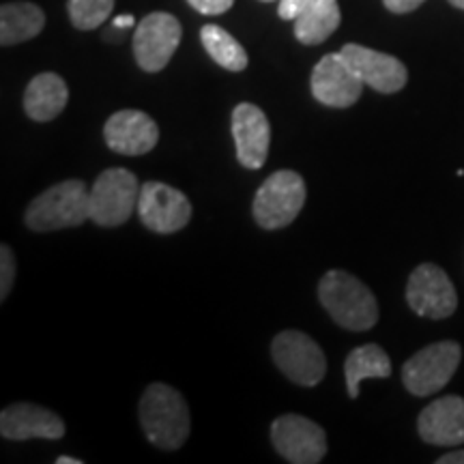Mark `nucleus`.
<instances>
[{
	"label": "nucleus",
	"mask_w": 464,
	"mask_h": 464,
	"mask_svg": "<svg viewBox=\"0 0 464 464\" xmlns=\"http://www.w3.org/2000/svg\"><path fill=\"white\" fill-rule=\"evenodd\" d=\"M232 138L239 164L247 170H260L269 158L271 144V125L263 110L249 102L232 110Z\"/></svg>",
	"instance_id": "ddd939ff"
},
{
	"label": "nucleus",
	"mask_w": 464,
	"mask_h": 464,
	"mask_svg": "<svg viewBox=\"0 0 464 464\" xmlns=\"http://www.w3.org/2000/svg\"><path fill=\"white\" fill-rule=\"evenodd\" d=\"M312 95L318 103L327 108H351L359 102L363 92L362 78L355 73V69L348 65V61L338 54H327L316 63L312 72Z\"/></svg>",
	"instance_id": "f8f14e48"
},
{
	"label": "nucleus",
	"mask_w": 464,
	"mask_h": 464,
	"mask_svg": "<svg viewBox=\"0 0 464 464\" xmlns=\"http://www.w3.org/2000/svg\"><path fill=\"white\" fill-rule=\"evenodd\" d=\"M305 181L295 170H277L260 185L252 213L260 228L280 230L293 224L305 205Z\"/></svg>",
	"instance_id": "20e7f679"
},
{
	"label": "nucleus",
	"mask_w": 464,
	"mask_h": 464,
	"mask_svg": "<svg viewBox=\"0 0 464 464\" xmlns=\"http://www.w3.org/2000/svg\"><path fill=\"white\" fill-rule=\"evenodd\" d=\"M260 3H274V0H260Z\"/></svg>",
	"instance_id": "2f4dec72"
},
{
	"label": "nucleus",
	"mask_w": 464,
	"mask_h": 464,
	"mask_svg": "<svg viewBox=\"0 0 464 464\" xmlns=\"http://www.w3.org/2000/svg\"><path fill=\"white\" fill-rule=\"evenodd\" d=\"M103 138L114 153L138 158L155 149L160 140V127L140 110H119L103 125Z\"/></svg>",
	"instance_id": "4468645a"
},
{
	"label": "nucleus",
	"mask_w": 464,
	"mask_h": 464,
	"mask_svg": "<svg viewBox=\"0 0 464 464\" xmlns=\"http://www.w3.org/2000/svg\"><path fill=\"white\" fill-rule=\"evenodd\" d=\"M338 0H310L295 20V37L304 45L327 42L340 26Z\"/></svg>",
	"instance_id": "6ab92c4d"
},
{
	"label": "nucleus",
	"mask_w": 464,
	"mask_h": 464,
	"mask_svg": "<svg viewBox=\"0 0 464 464\" xmlns=\"http://www.w3.org/2000/svg\"><path fill=\"white\" fill-rule=\"evenodd\" d=\"M138 218L158 235H172L189 224L191 202L181 189L161 181H147L138 198Z\"/></svg>",
	"instance_id": "9d476101"
},
{
	"label": "nucleus",
	"mask_w": 464,
	"mask_h": 464,
	"mask_svg": "<svg viewBox=\"0 0 464 464\" xmlns=\"http://www.w3.org/2000/svg\"><path fill=\"white\" fill-rule=\"evenodd\" d=\"M69 102V89L58 73L34 75L24 91V112L37 123L54 121Z\"/></svg>",
	"instance_id": "a211bd4d"
},
{
	"label": "nucleus",
	"mask_w": 464,
	"mask_h": 464,
	"mask_svg": "<svg viewBox=\"0 0 464 464\" xmlns=\"http://www.w3.org/2000/svg\"><path fill=\"white\" fill-rule=\"evenodd\" d=\"M406 304L423 318H450L458 307V295L450 276L432 263L415 266L406 284Z\"/></svg>",
	"instance_id": "9b49d317"
},
{
	"label": "nucleus",
	"mask_w": 464,
	"mask_h": 464,
	"mask_svg": "<svg viewBox=\"0 0 464 464\" xmlns=\"http://www.w3.org/2000/svg\"><path fill=\"white\" fill-rule=\"evenodd\" d=\"M136 24V20H133V15H119L114 20V28H130Z\"/></svg>",
	"instance_id": "c85d7f7f"
},
{
	"label": "nucleus",
	"mask_w": 464,
	"mask_h": 464,
	"mask_svg": "<svg viewBox=\"0 0 464 464\" xmlns=\"http://www.w3.org/2000/svg\"><path fill=\"white\" fill-rule=\"evenodd\" d=\"M307 3H310V0H280V7H277V15H280L282 20L295 22V20H297V15L301 14V11L307 7Z\"/></svg>",
	"instance_id": "a878e982"
},
{
	"label": "nucleus",
	"mask_w": 464,
	"mask_h": 464,
	"mask_svg": "<svg viewBox=\"0 0 464 464\" xmlns=\"http://www.w3.org/2000/svg\"><path fill=\"white\" fill-rule=\"evenodd\" d=\"M0 434L9 440L65 437V421L44 406L31 402H15L5 406L0 413Z\"/></svg>",
	"instance_id": "dca6fc26"
},
{
	"label": "nucleus",
	"mask_w": 464,
	"mask_h": 464,
	"mask_svg": "<svg viewBox=\"0 0 464 464\" xmlns=\"http://www.w3.org/2000/svg\"><path fill=\"white\" fill-rule=\"evenodd\" d=\"M56 464H82V460H80V458H69V456H61V458H56Z\"/></svg>",
	"instance_id": "c756f323"
},
{
	"label": "nucleus",
	"mask_w": 464,
	"mask_h": 464,
	"mask_svg": "<svg viewBox=\"0 0 464 464\" xmlns=\"http://www.w3.org/2000/svg\"><path fill=\"white\" fill-rule=\"evenodd\" d=\"M181 22L166 11L149 14L133 33V56L147 73L164 69L181 44Z\"/></svg>",
	"instance_id": "6e6552de"
},
{
	"label": "nucleus",
	"mask_w": 464,
	"mask_h": 464,
	"mask_svg": "<svg viewBox=\"0 0 464 464\" xmlns=\"http://www.w3.org/2000/svg\"><path fill=\"white\" fill-rule=\"evenodd\" d=\"M91 219V188L82 179H69L39 194L24 213L33 232L73 228Z\"/></svg>",
	"instance_id": "7ed1b4c3"
},
{
	"label": "nucleus",
	"mask_w": 464,
	"mask_h": 464,
	"mask_svg": "<svg viewBox=\"0 0 464 464\" xmlns=\"http://www.w3.org/2000/svg\"><path fill=\"white\" fill-rule=\"evenodd\" d=\"M140 181L127 168H108L91 188V219L103 228H116L138 211Z\"/></svg>",
	"instance_id": "39448f33"
},
{
	"label": "nucleus",
	"mask_w": 464,
	"mask_h": 464,
	"mask_svg": "<svg viewBox=\"0 0 464 464\" xmlns=\"http://www.w3.org/2000/svg\"><path fill=\"white\" fill-rule=\"evenodd\" d=\"M114 0H69L67 11L78 31H92L112 15Z\"/></svg>",
	"instance_id": "5701e85b"
},
{
	"label": "nucleus",
	"mask_w": 464,
	"mask_h": 464,
	"mask_svg": "<svg viewBox=\"0 0 464 464\" xmlns=\"http://www.w3.org/2000/svg\"><path fill=\"white\" fill-rule=\"evenodd\" d=\"M340 52L348 61V65L355 69L362 82L370 89L382 92V95L402 91L409 82V72H406L404 63L398 61L396 56L363 48L359 44H346Z\"/></svg>",
	"instance_id": "2eb2a0df"
},
{
	"label": "nucleus",
	"mask_w": 464,
	"mask_h": 464,
	"mask_svg": "<svg viewBox=\"0 0 464 464\" xmlns=\"http://www.w3.org/2000/svg\"><path fill=\"white\" fill-rule=\"evenodd\" d=\"M423 3H426V0H382V5H385L392 14H411V11H415Z\"/></svg>",
	"instance_id": "bb28decb"
},
{
	"label": "nucleus",
	"mask_w": 464,
	"mask_h": 464,
	"mask_svg": "<svg viewBox=\"0 0 464 464\" xmlns=\"http://www.w3.org/2000/svg\"><path fill=\"white\" fill-rule=\"evenodd\" d=\"M318 301L348 332H368L379 323V304L365 284L348 271L332 269L318 282Z\"/></svg>",
	"instance_id": "f257e3e1"
},
{
	"label": "nucleus",
	"mask_w": 464,
	"mask_h": 464,
	"mask_svg": "<svg viewBox=\"0 0 464 464\" xmlns=\"http://www.w3.org/2000/svg\"><path fill=\"white\" fill-rule=\"evenodd\" d=\"M450 3L454 5L456 9H462V11H464V0H450Z\"/></svg>",
	"instance_id": "7c9ffc66"
},
{
	"label": "nucleus",
	"mask_w": 464,
	"mask_h": 464,
	"mask_svg": "<svg viewBox=\"0 0 464 464\" xmlns=\"http://www.w3.org/2000/svg\"><path fill=\"white\" fill-rule=\"evenodd\" d=\"M271 443L290 464H318L327 454V434L316 421L288 413L271 426Z\"/></svg>",
	"instance_id": "1a4fd4ad"
},
{
	"label": "nucleus",
	"mask_w": 464,
	"mask_h": 464,
	"mask_svg": "<svg viewBox=\"0 0 464 464\" xmlns=\"http://www.w3.org/2000/svg\"><path fill=\"white\" fill-rule=\"evenodd\" d=\"M140 426L155 448L174 451L189 437L191 417L185 398L166 382H153L140 398Z\"/></svg>",
	"instance_id": "f03ea898"
},
{
	"label": "nucleus",
	"mask_w": 464,
	"mask_h": 464,
	"mask_svg": "<svg viewBox=\"0 0 464 464\" xmlns=\"http://www.w3.org/2000/svg\"><path fill=\"white\" fill-rule=\"evenodd\" d=\"M462 359V348L454 340L434 342L421 348L402 365L404 387L417 398H426L443 390L456 374Z\"/></svg>",
	"instance_id": "423d86ee"
},
{
	"label": "nucleus",
	"mask_w": 464,
	"mask_h": 464,
	"mask_svg": "<svg viewBox=\"0 0 464 464\" xmlns=\"http://www.w3.org/2000/svg\"><path fill=\"white\" fill-rule=\"evenodd\" d=\"M188 3L202 15H222L235 5V0H188Z\"/></svg>",
	"instance_id": "393cba45"
},
{
	"label": "nucleus",
	"mask_w": 464,
	"mask_h": 464,
	"mask_svg": "<svg viewBox=\"0 0 464 464\" xmlns=\"http://www.w3.org/2000/svg\"><path fill=\"white\" fill-rule=\"evenodd\" d=\"M437 464H464V450L458 451H450V454L440 456Z\"/></svg>",
	"instance_id": "cd10ccee"
},
{
	"label": "nucleus",
	"mask_w": 464,
	"mask_h": 464,
	"mask_svg": "<svg viewBox=\"0 0 464 464\" xmlns=\"http://www.w3.org/2000/svg\"><path fill=\"white\" fill-rule=\"evenodd\" d=\"M44 26L45 14L34 3H7L0 7V44L5 48L31 42Z\"/></svg>",
	"instance_id": "aec40b11"
},
{
	"label": "nucleus",
	"mask_w": 464,
	"mask_h": 464,
	"mask_svg": "<svg viewBox=\"0 0 464 464\" xmlns=\"http://www.w3.org/2000/svg\"><path fill=\"white\" fill-rule=\"evenodd\" d=\"M202 45H205L207 54L218 63L219 67L228 69V72H243L247 67V52L243 45L237 42L228 31L222 26L207 24L200 31Z\"/></svg>",
	"instance_id": "4be33fe9"
},
{
	"label": "nucleus",
	"mask_w": 464,
	"mask_h": 464,
	"mask_svg": "<svg viewBox=\"0 0 464 464\" xmlns=\"http://www.w3.org/2000/svg\"><path fill=\"white\" fill-rule=\"evenodd\" d=\"M271 357L280 372L301 387H316L327 374V357L323 348L304 332L277 334L271 344Z\"/></svg>",
	"instance_id": "0eeeda50"
},
{
	"label": "nucleus",
	"mask_w": 464,
	"mask_h": 464,
	"mask_svg": "<svg viewBox=\"0 0 464 464\" xmlns=\"http://www.w3.org/2000/svg\"><path fill=\"white\" fill-rule=\"evenodd\" d=\"M417 432L428 445L454 448L464 443V398L443 396L428 404L417 420Z\"/></svg>",
	"instance_id": "f3484780"
},
{
	"label": "nucleus",
	"mask_w": 464,
	"mask_h": 464,
	"mask_svg": "<svg viewBox=\"0 0 464 464\" xmlns=\"http://www.w3.org/2000/svg\"><path fill=\"white\" fill-rule=\"evenodd\" d=\"M392 374V362L379 344H363L348 353L344 363L346 392L355 400L359 396V385L365 379H387Z\"/></svg>",
	"instance_id": "412c9836"
},
{
	"label": "nucleus",
	"mask_w": 464,
	"mask_h": 464,
	"mask_svg": "<svg viewBox=\"0 0 464 464\" xmlns=\"http://www.w3.org/2000/svg\"><path fill=\"white\" fill-rule=\"evenodd\" d=\"M15 256H14V249L9 246L0 247V299H7L11 288H14L15 282Z\"/></svg>",
	"instance_id": "b1692460"
}]
</instances>
